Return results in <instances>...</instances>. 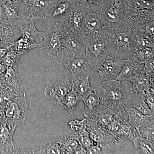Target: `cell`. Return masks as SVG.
<instances>
[{
	"label": "cell",
	"mask_w": 154,
	"mask_h": 154,
	"mask_svg": "<svg viewBox=\"0 0 154 154\" xmlns=\"http://www.w3.org/2000/svg\"><path fill=\"white\" fill-rule=\"evenodd\" d=\"M93 88L99 95L102 110L114 114L116 118L128 120L125 109L132 107L135 94L131 83L113 80Z\"/></svg>",
	"instance_id": "6da1fadb"
},
{
	"label": "cell",
	"mask_w": 154,
	"mask_h": 154,
	"mask_svg": "<svg viewBox=\"0 0 154 154\" xmlns=\"http://www.w3.org/2000/svg\"><path fill=\"white\" fill-rule=\"evenodd\" d=\"M108 55L127 60L131 59L135 50L133 29L110 31L107 36Z\"/></svg>",
	"instance_id": "7a4b0ae2"
},
{
	"label": "cell",
	"mask_w": 154,
	"mask_h": 154,
	"mask_svg": "<svg viewBox=\"0 0 154 154\" xmlns=\"http://www.w3.org/2000/svg\"><path fill=\"white\" fill-rule=\"evenodd\" d=\"M154 2L148 0H126L125 21L128 28L139 29L154 20Z\"/></svg>",
	"instance_id": "3957f363"
},
{
	"label": "cell",
	"mask_w": 154,
	"mask_h": 154,
	"mask_svg": "<svg viewBox=\"0 0 154 154\" xmlns=\"http://www.w3.org/2000/svg\"><path fill=\"white\" fill-rule=\"evenodd\" d=\"M125 60L108 55L92 70L89 76L93 88L102 83L115 80Z\"/></svg>",
	"instance_id": "277c9868"
},
{
	"label": "cell",
	"mask_w": 154,
	"mask_h": 154,
	"mask_svg": "<svg viewBox=\"0 0 154 154\" xmlns=\"http://www.w3.org/2000/svg\"><path fill=\"white\" fill-rule=\"evenodd\" d=\"M85 45L81 35L67 28L62 47L56 54L54 60L57 63L63 64L72 58L85 54Z\"/></svg>",
	"instance_id": "5b68a950"
},
{
	"label": "cell",
	"mask_w": 154,
	"mask_h": 154,
	"mask_svg": "<svg viewBox=\"0 0 154 154\" xmlns=\"http://www.w3.org/2000/svg\"><path fill=\"white\" fill-rule=\"evenodd\" d=\"M126 0H111L105 9L100 12L104 24L112 31L129 28L125 21Z\"/></svg>",
	"instance_id": "8992f818"
},
{
	"label": "cell",
	"mask_w": 154,
	"mask_h": 154,
	"mask_svg": "<svg viewBox=\"0 0 154 154\" xmlns=\"http://www.w3.org/2000/svg\"><path fill=\"white\" fill-rule=\"evenodd\" d=\"M110 31L104 24L100 12H89L86 15L80 35L85 44L94 38L107 37Z\"/></svg>",
	"instance_id": "52a82bcc"
},
{
	"label": "cell",
	"mask_w": 154,
	"mask_h": 154,
	"mask_svg": "<svg viewBox=\"0 0 154 154\" xmlns=\"http://www.w3.org/2000/svg\"><path fill=\"white\" fill-rule=\"evenodd\" d=\"M67 30L63 22H56L43 32L42 48L47 55L53 58L61 49Z\"/></svg>",
	"instance_id": "ba28073f"
},
{
	"label": "cell",
	"mask_w": 154,
	"mask_h": 154,
	"mask_svg": "<svg viewBox=\"0 0 154 154\" xmlns=\"http://www.w3.org/2000/svg\"><path fill=\"white\" fill-rule=\"evenodd\" d=\"M66 71V76L73 84L90 75L94 66L85 54L72 58L63 64Z\"/></svg>",
	"instance_id": "9c48e42d"
},
{
	"label": "cell",
	"mask_w": 154,
	"mask_h": 154,
	"mask_svg": "<svg viewBox=\"0 0 154 154\" xmlns=\"http://www.w3.org/2000/svg\"><path fill=\"white\" fill-rule=\"evenodd\" d=\"M28 110L25 94L9 101L5 111L8 126L16 129L18 125L25 121Z\"/></svg>",
	"instance_id": "30bf717a"
},
{
	"label": "cell",
	"mask_w": 154,
	"mask_h": 154,
	"mask_svg": "<svg viewBox=\"0 0 154 154\" xmlns=\"http://www.w3.org/2000/svg\"><path fill=\"white\" fill-rule=\"evenodd\" d=\"M57 0H27L20 17L31 19L43 20L48 14Z\"/></svg>",
	"instance_id": "8fae6325"
},
{
	"label": "cell",
	"mask_w": 154,
	"mask_h": 154,
	"mask_svg": "<svg viewBox=\"0 0 154 154\" xmlns=\"http://www.w3.org/2000/svg\"><path fill=\"white\" fill-rule=\"evenodd\" d=\"M72 84L65 77L63 79L46 86L45 96L61 110H63V104L67 94L71 89Z\"/></svg>",
	"instance_id": "7c38bea8"
},
{
	"label": "cell",
	"mask_w": 154,
	"mask_h": 154,
	"mask_svg": "<svg viewBox=\"0 0 154 154\" xmlns=\"http://www.w3.org/2000/svg\"><path fill=\"white\" fill-rule=\"evenodd\" d=\"M85 44V54L94 66L108 55L107 37L94 38Z\"/></svg>",
	"instance_id": "4fadbf2b"
},
{
	"label": "cell",
	"mask_w": 154,
	"mask_h": 154,
	"mask_svg": "<svg viewBox=\"0 0 154 154\" xmlns=\"http://www.w3.org/2000/svg\"><path fill=\"white\" fill-rule=\"evenodd\" d=\"M22 32L21 37L32 42L37 48H42L43 32L37 30L33 19L21 18L17 20Z\"/></svg>",
	"instance_id": "5bb4252c"
},
{
	"label": "cell",
	"mask_w": 154,
	"mask_h": 154,
	"mask_svg": "<svg viewBox=\"0 0 154 154\" xmlns=\"http://www.w3.org/2000/svg\"><path fill=\"white\" fill-rule=\"evenodd\" d=\"M76 2V0H57L50 11L48 17L55 22H66Z\"/></svg>",
	"instance_id": "9a60e30c"
},
{
	"label": "cell",
	"mask_w": 154,
	"mask_h": 154,
	"mask_svg": "<svg viewBox=\"0 0 154 154\" xmlns=\"http://www.w3.org/2000/svg\"><path fill=\"white\" fill-rule=\"evenodd\" d=\"M15 130L9 127L7 124L0 125V150L1 153L22 154L23 148L17 145L13 140Z\"/></svg>",
	"instance_id": "2e32d148"
},
{
	"label": "cell",
	"mask_w": 154,
	"mask_h": 154,
	"mask_svg": "<svg viewBox=\"0 0 154 154\" xmlns=\"http://www.w3.org/2000/svg\"><path fill=\"white\" fill-rule=\"evenodd\" d=\"M144 63L133 59L127 60L122 67L121 71L115 80L132 83L144 73Z\"/></svg>",
	"instance_id": "e0dca14e"
},
{
	"label": "cell",
	"mask_w": 154,
	"mask_h": 154,
	"mask_svg": "<svg viewBox=\"0 0 154 154\" xmlns=\"http://www.w3.org/2000/svg\"><path fill=\"white\" fill-rule=\"evenodd\" d=\"M88 13L84 7L77 2L67 21L63 23L70 30L80 35Z\"/></svg>",
	"instance_id": "ac0fdd59"
},
{
	"label": "cell",
	"mask_w": 154,
	"mask_h": 154,
	"mask_svg": "<svg viewBox=\"0 0 154 154\" xmlns=\"http://www.w3.org/2000/svg\"><path fill=\"white\" fill-rule=\"evenodd\" d=\"M25 4L22 1L8 0L0 7V20L14 21L18 20L20 13L24 10Z\"/></svg>",
	"instance_id": "d6986e66"
},
{
	"label": "cell",
	"mask_w": 154,
	"mask_h": 154,
	"mask_svg": "<svg viewBox=\"0 0 154 154\" xmlns=\"http://www.w3.org/2000/svg\"><path fill=\"white\" fill-rule=\"evenodd\" d=\"M85 105L84 116L86 118L98 113L101 108V102L96 90L93 89L82 99Z\"/></svg>",
	"instance_id": "ffe728a7"
},
{
	"label": "cell",
	"mask_w": 154,
	"mask_h": 154,
	"mask_svg": "<svg viewBox=\"0 0 154 154\" xmlns=\"http://www.w3.org/2000/svg\"><path fill=\"white\" fill-rule=\"evenodd\" d=\"M59 139L62 154H74L76 149L80 145L75 132L60 137Z\"/></svg>",
	"instance_id": "44dd1931"
},
{
	"label": "cell",
	"mask_w": 154,
	"mask_h": 154,
	"mask_svg": "<svg viewBox=\"0 0 154 154\" xmlns=\"http://www.w3.org/2000/svg\"><path fill=\"white\" fill-rule=\"evenodd\" d=\"M125 111L128 116L129 124L139 133L140 127L146 122L149 116L144 115L133 107H127Z\"/></svg>",
	"instance_id": "7402d4cb"
},
{
	"label": "cell",
	"mask_w": 154,
	"mask_h": 154,
	"mask_svg": "<svg viewBox=\"0 0 154 154\" xmlns=\"http://www.w3.org/2000/svg\"><path fill=\"white\" fill-rule=\"evenodd\" d=\"M34 154H62L59 137L53 138L42 144L38 151Z\"/></svg>",
	"instance_id": "603a6c76"
},
{
	"label": "cell",
	"mask_w": 154,
	"mask_h": 154,
	"mask_svg": "<svg viewBox=\"0 0 154 154\" xmlns=\"http://www.w3.org/2000/svg\"><path fill=\"white\" fill-rule=\"evenodd\" d=\"M81 101L80 96L72 85L71 89L67 94L64 101L63 110H66L70 114H73Z\"/></svg>",
	"instance_id": "cb8c5ba5"
},
{
	"label": "cell",
	"mask_w": 154,
	"mask_h": 154,
	"mask_svg": "<svg viewBox=\"0 0 154 154\" xmlns=\"http://www.w3.org/2000/svg\"><path fill=\"white\" fill-rule=\"evenodd\" d=\"M132 142L137 154H154V144L143 138L140 135L135 138Z\"/></svg>",
	"instance_id": "d4e9b609"
},
{
	"label": "cell",
	"mask_w": 154,
	"mask_h": 154,
	"mask_svg": "<svg viewBox=\"0 0 154 154\" xmlns=\"http://www.w3.org/2000/svg\"><path fill=\"white\" fill-rule=\"evenodd\" d=\"M132 29L135 44V50L143 48H154V39L140 30Z\"/></svg>",
	"instance_id": "484cf974"
},
{
	"label": "cell",
	"mask_w": 154,
	"mask_h": 154,
	"mask_svg": "<svg viewBox=\"0 0 154 154\" xmlns=\"http://www.w3.org/2000/svg\"><path fill=\"white\" fill-rule=\"evenodd\" d=\"M88 12H100L105 9L111 0H76Z\"/></svg>",
	"instance_id": "4316f807"
},
{
	"label": "cell",
	"mask_w": 154,
	"mask_h": 154,
	"mask_svg": "<svg viewBox=\"0 0 154 154\" xmlns=\"http://www.w3.org/2000/svg\"><path fill=\"white\" fill-rule=\"evenodd\" d=\"M132 107L147 116H154V111L149 107L139 93H135L132 99Z\"/></svg>",
	"instance_id": "83f0119b"
},
{
	"label": "cell",
	"mask_w": 154,
	"mask_h": 154,
	"mask_svg": "<svg viewBox=\"0 0 154 154\" xmlns=\"http://www.w3.org/2000/svg\"><path fill=\"white\" fill-rule=\"evenodd\" d=\"M154 116H149L147 120L141 126L139 129V134L140 136L154 144Z\"/></svg>",
	"instance_id": "f1b7e54d"
},
{
	"label": "cell",
	"mask_w": 154,
	"mask_h": 154,
	"mask_svg": "<svg viewBox=\"0 0 154 154\" xmlns=\"http://www.w3.org/2000/svg\"><path fill=\"white\" fill-rule=\"evenodd\" d=\"M154 48H143L136 49L131 59L138 62L145 63L146 62L154 59Z\"/></svg>",
	"instance_id": "f546056e"
},
{
	"label": "cell",
	"mask_w": 154,
	"mask_h": 154,
	"mask_svg": "<svg viewBox=\"0 0 154 154\" xmlns=\"http://www.w3.org/2000/svg\"><path fill=\"white\" fill-rule=\"evenodd\" d=\"M89 76L90 75L72 84L73 87L80 96L81 101L93 89L90 83Z\"/></svg>",
	"instance_id": "4dcf8cb0"
},
{
	"label": "cell",
	"mask_w": 154,
	"mask_h": 154,
	"mask_svg": "<svg viewBox=\"0 0 154 154\" xmlns=\"http://www.w3.org/2000/svg\"><path fill=\"white\" fill-rule=\"evenodd\" d=\"M22 55L11 50H8L5 55L2 59V61L7 68L18 69V64Z\"/></svg>",
	"instance_id": "1f68e13d"
},
{
	"label": "cell",
	"mask_w": 154,
	"mask_h": 154,
	"mask_svg": "<svg viewBox=\"0 0 154 154\" xmlns=\"http://www.w3.org/2000/svg\"><path fill=\"white\" fill-rule=\"evenodd\" d=\"M71 129L74 132H79L87 127V119H83L81 120L75 119L69 122Z\"/></svg>",
	"instance_id": "d6a6232c"
},
{
	"label": "cell",
	"mask_w": 154,
	"mask_h": 154,
	"mask_svg": "<svg viewBox=\"0 0 154 154\" xmlns=\"http://www.w3.org/2000/svg\"><path fill=\"white\" fill-rule=\"evenodd\" d=\"M140 94L149 107L154 111V90H150Z\"/></svg>",
	"instance_id": "836d02e7"
},
{
	"label": "cell",
	"mask_w": 154,
	"mask_h": 154,
	"mask_svg": "<svg viewBox=\"0 0 154 154\" xmlns=\"http://www.w3.org/2000/svg\"><path fill=\"white\" fill-rule=\"evenodd\" d=\"M154 21H152L146 23L141 28L137 30H140L143 32L146 35L149 36L152 39L154 40Z\"/></svg>",
	"instance_id": "e575fe53"
},
{
	"label": "cell",
	"mask_w": 154,
	"mask_h": 154,
	"mask_svg": "<svg viewBox=\"0 0 154 154\" xmlns=\"http://www.w3.org/2000/svg\"><path fill=\"white\" fill-rule=\"evenodd\" d=\"M143 70L149 75H154V59L144 63Z\"/></svg>",
	"instance_id": "d590c367"
},
{
	"label": "cell",
	"mask_w": 154,
	"mask_h": 154,
	"mask_svg": "<svg viewBox=\"0 0 154 154\" xmlns=\"http://www.w3.org/2000/svg\"><path fill=\"white\" fill-rule=\"evenodd\" d=\"M74 154H87V149L81 144L76 149Z\"/></svg>",
	"instance_id": "8d00e7d4"
},
{
	"label": "cell",
	"mask_w": 154,
	"mask_h": 154,
	"mask_svg": "<svg viewBox=\"0 0 154 154\" xmlns=\"http://www.w3.org/2000/svg\"><path fill=\"white\" fill-rule=\"evenodd\" d=\"M6 70H7V68L5 65L2 61V63L1 62L0 60V75H4L5 73Z\"/></svg>",
	"instance_id": "74e56055"
},
{
	"label": "cell",
	"mask_w": 154,
	"mask_h": 154,
	"mask_svg": "<svg viewBox=\"0 0 154 154\" xmlns=\"http://www.w3.org/2000/svg\"><path fill=\"white\" fill-rule=\"evenodd\" d=\"M7 1H8V0H0V7L4 5Z\"/></svg>",
	"instance_id": "f35d334b"
},
{
	"label": "cell",
	"mask_w": 154,
	"mask_h": 154,
	"mask_svg": "<svg viewBox=\"0 0 154 154\" xmlns=\"http://www.w3.org/2000/svg\"><path fill=\"white\" fill-rule=\"evenodd\" d=\"M12 1H16V0H12ZM20 1H22V2L25 4V3L26 2H27V0H20Z\"/></svg>",
	"instance_id": "ab89813d"
},
{
	"label": "cell",
	"mask_w": 154,
	"mask_h": 154,
	"mask_svg": "<svg viewBox=\"0 0 154 154\" xmlns=\"http://www.w3.org/2000/svg\"><path fill=\"white\" fill-rule=\"evenodd\" d=\"M148 1H151V2H154V0H148Z\"/></svg>",
	"instance_id": "60d3db41"
}]
</instances>
